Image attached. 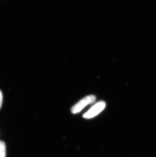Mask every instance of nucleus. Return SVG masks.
Listing matches in <instances>:
<instances>
[{
	"label": "nucleus",
	"mask_w": 156,
	"mask_h": 157,
	"mask_svg": "<svg viewBox=\"0 0 156 157\" xmlns=\"http://www.w3.org/2000/svg\"><path fill=\"white\" fill-rule=\"evenodd\" d=\"M95 100L96 96L95 95H90L85 97L72 107L71 112L73 114L79 113L87 105L92 104Z\"/></svg>",
	"instance_id": "obj_1"
},
{
	"label": "nucleus",
	"mask_w": 156,
	"mask_h": 157,
	"mask_svg": "<svg viewBox=\"0 0 156 157\" xmlns=\"http://www.w3.org/2000/svg\"><path fill=\"white\" fill-rule=\"evenodd\" d=\"M106 106V103L104 101H99L96 104L93 105L86 113L83 114V117L85 119H90L97 116L102 111H103Z\"/></svg>",
	"instance_id": "obj_2"
},
{
	"label": "nucleus",
	"mask_w": 156,
	"mask_h": 157,
	"mask_svg": "<svg viewBox=\"0 0 156 157\" xmlns=\"http://www.w3.org/2000/svg\"><path fill=\"white\" fill-rule=\"evenodd\" d=\"M6 145L3 141H0V157H6Z\"/></svg>",
	"instance_id": "obj_3"
},
{
	"label": "nucleus",
	"mask_w": 156,
	"mask_h": 157,
	"mask_svg": "<svg viewBox=\"0 0 156 157\" xmlns=\"http://www.w3.org/2000/svg\"><path fill=\"white\" fill-rule=\"evenodd\" d=\"M3 94L1 90H0V109L1 108L2 103H3Z\"/></svg>",
	"instance_id": "obj_4"
}]
</instances>
